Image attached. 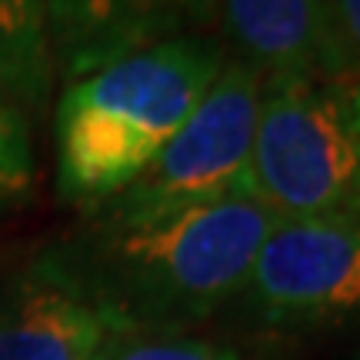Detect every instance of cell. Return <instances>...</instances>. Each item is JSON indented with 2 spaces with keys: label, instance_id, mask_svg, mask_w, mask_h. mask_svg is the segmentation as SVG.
<instances>
[{
  "label": "cell",
  "instance_id": "cell-1",
  "mask_svg": "<svg viewBox=\"0 0 360 360\" xmlns=\"http://www.w3.org/2000/svg\"><path fill=\"white\" fill-rule=\"evenodd\" d=\"M227 64L220 40L177 34L74 80L57 103V191L101 207L127 187Z\"/></svg>",
  "mask_w": 360,
  "mask_h": 360
},
{
  "label": "cell",
  "instance_id": "cell-2",
  "mask_svg": "<svg viewBox=\"0 0 360 360\" xmlns=\"http://www.w3.org/2000/svg\"><path fill=\"white\" fill-rule=\"evenodd\" d=\"M277 220L257 197L231 193L143 227L103 231L97 267L84 281L130 334L204 321L240 297Z\"/></svg>",
  "mask_w": 360,
  "mask_h": 360
},
{
  "label": "cell",
  "instance_id": "cell-3",
  "mask_svg": "<svg viewBox=\"0 0 360 360\" xmlns=\"http://www.w3.org/2000/svg\"><path fill=\"white\" fill-rule=\"evenodd\" d=\"M247 180L281 220L360 217V150L347 124V87L310 80L264 90Z\"/></svg>",
  "mask_w": 360,
  "mask_h": 360
},
{
  "label": "cell",
  "instance_id": "cell-4",
  "mask_svg": "<svg viewBox=\"0 0 360 360\" xmlns=\"http://www.w3.org/2000/svg\"><path fill=\"white\" fill-rule=\"evenodd\" d=\"M260 97L264 80L257 70L237 57L227 60L167 147L117 197L97 207L103 231L143 227L231 193H250L247 164Z\"/></svg>",
  "mask_w": 360,
  "mask_h": 360
},
{
  "label": "cell",
  "instance_id": "cell-5",
  "mask_svg": "<svg viewBox=\"0 0 360 360\" xmlns=\"http://www.w3.org/2000/svg\"><path fill=\"white\" fill-rule=\"evenodd\" d=\"M267 327H327L360 317V217L277 220L244 290Z\"/></svg>",
  "mask_w": 360,
  "mask_h": 360
},
{
  "label": "cell",
  "instance_id": "cell-6",
  "mask_svg": "<svg viewBox=\"0 0 360 360\" xmlns=\"http://www.w3.org/2000/svg\"><path fill=\"white\" fill-rule=\"evenodd\" d=\"M130 327L80 274L47 267L0 294V360H101Z\"/></svg>",
  "mask_w": 360,
  "mask_h": 360
},
{
  "label": "cell",
  "instance_id": "cell-7",
  "mask_svg": "<svg viewBox=\"0 0 360 360\" xmlns=\"http://www.w3.org/2000/svg\"><path fill=\"white\" fill-rule=\"evenodd\" d=\"M53 70L70 84L180 34L174 0H40Z\"/></svg>",
  "mask_w": 360,
  "mask_h": 360
},
{
  "label": "cell",
  "instance_id": "cell-8",
  "mask_svg": "<svg viewBox=\"0 0 360 360\" xmlns=\"http://www.w3.org/2000/svg\"><path fill=\"white\" fill-rule=\"evenodd\" d=\"M224 24L264 90L321 80V0H220Z\"/></svg>",
  "mask_w": 360,
  "mask_h": 360
},
{
  "label": "cell",
  "instance_id": "cell-9",
  "mask_svg": "<svg viewBox=\"0 0 360 360\" xmlns=\"http://www.w3.org/2000/svg\"><path fill=\"white\" fill-rule=\"evenodd\" d=\"M53 60L40 0H0V87L20 110L51 101Z\"/></svg>",
  "mask_w": 360,
  "mask_h": 360
},
{
  "label": "cell",
  "instance_id": "cell-10",
  "mask_svg": "<svg viewBox=\"0 0 360 360\" xmlns=\"http://www.w3.org/2000/svg\"><path fill=\"white\" fill-rule=\"evenodd\" d=\"M321 80H360V0H321Z\"/></svg>",
  "mask_w": 360,
  "mask_h": 360
},
{
  "label": "cell",
  "instance_id": "cell-11",
  "mask_svg": "<svg viewBox=\"0 0 360 360\" xmlns=\"http://www.w3.org/2000/svg\"><path fill=\"white\" fill-rule=\"evenodd\" d=\"M34 180L27 117L0 87V204L17 200Z\"/></svg>",
  "mask_w": 360,
  "mask_h": 360
},
{
  "label": "cell",
  "instance_id": "cell-12",
  "mask_svg": "<svg viewBox=\"0 0 360 360\" xmlns=\"http://www.w3.org/2000/svg\"><path fill=\"white\" fill-rule=\"evenodd\" d=\"M101 360H244L200 337H120Z\"/></svg>",
  "mask_w": 360,
  "mask_h": 360
},
{
  "label": "cell",
  "instance_id": "cell-13",
  "mask_svg": "<svg viewBox=\"0 0 360 360\" xmlns=\"http://www.w3.org/2000/svg\"><path fill=\"white\" fill-rule=\"evenodd\" d=\"M174 4L180 7L184 17H191L193 24H210L220 7V0H174Z\"/></svg>",
  "mask_w": 360,
  "mask_h": 360
},
{
  "label": "cell",
  "instance_id": "cell-14",
  "mask_svg": "<svg viewBox=\"0 0 360 360\" xmlns=\"http://www.w3.org/2000/svg\"><path fill=\"white\" fill-rule=\"evenodd\" d=\"M347 124H350V134H354V143L360 150V80L347 87Z\"/></svg>",
  "mask_w": 360,
  "mask_h": 360
}]
</instances>
